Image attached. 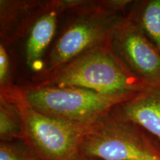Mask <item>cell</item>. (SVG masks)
Masks as SVG:
<instances>
[{
  "label": "cell",
  "instance_id": "5",
  "mask_svg": "<svg viewBox=\"0 0 160 160\" xmlns=\"http://www.w3.org/2000/svg\"><path fill=\"white\" fill-rule=\"evenodd\" d=\"M82 156L97 160H160V143L140 126L111 113L93 124Z\"/></svg>",
  "mask_w": 160,
  "mask_h": 160
},
{
  "label": "cell",
  "instance_id": "1",
  "mask_svg": "<svg viewBox=\"0 0 160 160\" xmlns=\"http://www.w3.org/2000/svg\"><path fill=\"white\" fill-rule=\"evenodd\" d=\"M111 39L51 73L35 77L33 85L77 87L103 93H138L150 88L118 59L112 50Z\"/></svg>",
  "mask_w": 160,
  "mask_h": 160
},
{
  "label": "cell",
  "instance_id": "8",
  "mask_svg": "<svg viewBox=\"0 0 160 160\" xmlns=\"http://www.w3.org/2000/svg\"><path fill=\"white\" fill-rule=\"evenodd\" d=\"M47 1L0 0V42L8 45L28 36Z\"/></svg>",
  "mask_w": 160,
  "mask_h": 160
},
{
  "label": "cell",
  "instance_id": "10",
  "mask_svg": "<svg viewBox=\"0 0 160 160\" xmlns=\"http://www.w3.org/2000/svg\"><path fill=\"white\" fill-rule=\"evenodd\" d=\"M128 13L160 51V0L134 1Z\"/></svg>",
  "mask_w": 160,
  "mask_h": 160
},
{
  "label": "cell",
  "instance_id": "3",
  "mask_svg": "<svg viewBox=\"0 0 160 160\" xmlns=\"http://www.w3.org/2000/svg\"><path fill=\"white\" fill-rule=\"evenodd\" d=\"M26 102L47 117L75 125L91 126L137 93H103L77 87L18 86Z\"/></svg>",
  "mask_w": 160,
  "mask_h": 160
},
{
  "label": "cell",
  "instance_id": "6",
  "mask_svg": "<svg viewBox=\"0 0 160 160\" xmlns=\"http://www.w3.org/2000/svg\"><path fill=\"white\" fill-rule=\"evenodd\" d=\"M113 53L136 77L160 88V51L128 13L111 39Z\"/></svg>",
  "mask_w": 160,
  "mask_h": 160
},
{
  "label": "cell",
  "instance_id": "4",
  "mask_svg": "<svg viewBox=\"0 0 160 160\" xmlns=\"http://www.w3.org/2000/svg\"><path fill=\"white\" fill-rule=\"evenodd\" d=\"M0 94L17 105L22 119V141L43 160H80L82 145L91 126L75 125L39 113L26 102L13 85Z\"/></svg>",
  "mask_w": 160,
  "mask_h": 160
},
{
  "label": "cell",
  "instance_id": "11",
  "mask_svg": "<svg viewBox=\"0 0 160 160\" xmlns=\"http://www.w3.org/2000/svg\"><path fill=\"white\" fill-rule=\"evenodd\" d=\"M22 139V119L17 105L8 97L0 94V142Z\"/></svg>",
  "mask_w": 160,
  "mask_h": 160
},
{
  "label": "cell",
  "instance_id": "13",
  "mask_svg": "<svg viewBox=\"0 0 160 160\" xmlns=\"http://www.w3.org/2000/svg\"><path fill=\"white\" fill-rule=\"evenodd\" d=\"M7 45L0 42V93L9 90L11 82V60Z\"/></svg>",
  "mask_w": 160,
  "mask_h": 160
},
{
  "label": "cell",
  "instance_id": "2",
  "mask_svg": "<svg viewBox=\"0 0 160 160\" xmlns=\"http://www.w3.org/2000/svg\"><path fill=\"white\" fill-rule=\"evenodd\" d=\"M70 18L56 39L45 62L44 76L88 50L111 39L127 14L103 8L99 1L72 0Z\"/></svg>",
  "mask_w": 160,
  "mask_h": 160
},
{
  "label": "cell",
  "instance_id": "9",
  "mask_svg": "<svg viewBox=\"0 0 160 160\" xmlns=\"http://www.w3.org/2000/svg\"><path fill=\"white\" fill-rule=\"evenodd\" d=\"M111 113L137 124L160 143V88L140 92Z\"/></svg>",
  "mask_w": 160,
  "mask_h": 160
},
{
  "label": "cell",
  "instance_id": "7",
  "mask_svg": "<svg viewBox=\"0 0 160 160\" xmlns=\"http://www.w3.org/2000/svg\"><path fill=\"white\" fill-rule=\"evenodd\" d=\"M71 0L47 1L42 12L32 26L25 44L26 64L36 75L45 67V53L54 37L59 19L68 11Z\"/></svg>",
  "mask_w": 160,
  "mask_h": 160
},
{
  "label": "cell",
  "instance_id": "12",
  "mask_svg": "<svg viewBox=\"0 0 160 160\" xmlns=\"http://www.w3.org/2000/svg\"><path fill=\"white\" fill-rule=\"evenodd\" d=\"M0 160H43L22 140L0 142Z\"/></svg>",
  "mask_w": 160,
  "mask_h": 160
},
{
  "label": "cell",
  "instance_id": "14",
  "mask_svg": "<svg viewBox=\"0 0 160 160\" xmlns=\"http://www.w3.org/2000/svg\"><path fill=\"white\" fill-rule=\"evenodd\" d=\"M80 160H97V159H91V158H88V157H82L81 158V159Z\"/></svg>",
  "mask_w": 160,
  "mask_h": 160
}]
</instances>
